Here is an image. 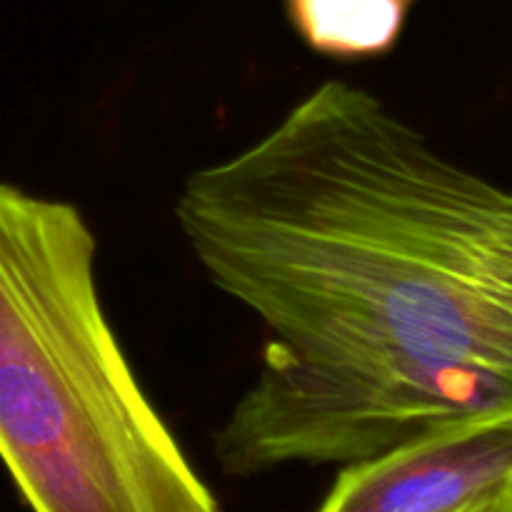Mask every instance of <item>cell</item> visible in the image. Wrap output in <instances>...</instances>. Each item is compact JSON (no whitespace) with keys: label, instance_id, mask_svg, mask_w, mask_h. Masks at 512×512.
I'll use <instances>...</instances> for the list:
<instances>
[{"label":"cell","instance_id":"obj_1","mask_svg":"<svg viewBox=\"0 0 512 512\" xmlns=\"http://www.w3.org/2000/svg\"><path fill=\"white\" fill-rule=\"evenodd\" d=\"M175 223L210 283L305 353H400L512 408V188L373 90L325 80L193 170Z\"/></svg>","mask_w":512,"mask_h":512},{"label":"cell","instance_id":"obj_2","mask_svg":"<svg viewBox=\"0 0 512 512\" xmlns=\"http://www.w3.org/2000/svg\"><path fill=\"white\" fill-rule=\"evenodd\" d=\"M73 203L0 183V460L30 512H223L103 308Z\"/></svg>","mask_w":512,"mask_h":512},{"label":"cell","instance_id":"obj_3","mask_svg":"<svg viewBox=\"0 0 512 512\" xmlns=\"http://www.w3.org/2000/svg\"><path fill=\"white\" fill-rule=\"evenodd\" d=\"M512 478V408L345 465L318 512H458Z\"/></svg>","mask_w":512,"mask_h":512},{"label":"cell","instance_id":"obj_4","mask_svg":"<svg viewBox=\"0 0 512 512\" xmlns=\"http://www.w3.org/2000/svg\"><path fill=\"white\" fill-rule=\"evenodd\" d=\"M415 0H285V10L310 50L335 60L390 53Z\"/></svg>","mask_w":512,"mask_h":512},{"label":"cell","instance_id":"obj_5","mask_svg":"<svg viewBox=\"0 0 512 512\" xmlns=\"http://www.w3.org/2000/svg\"><path fill=\"white\" fill-rule=\"evenodd\" d=\"M458 512H512V478L505 485H500L498 490H493L490 495L475 500L468 508Z\"/></svg>","mask_w":512,"mask_h":512}]
</instances>
